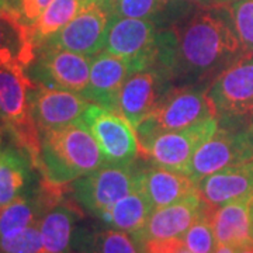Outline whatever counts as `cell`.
Here are the masks:
<instances>
[{
	"label": "cell",
	"instance_id": "cell-1",
	"mask_svg": "<svg viewBox=\"0 0 253 253\" xmlns=\"http://www.w3.org/2000/svg\"><path fill=\"white\" fill-rule=\"evenodd\" d=\"M246 54L229 6L211 7L159 30L155 66L162 68L173 84L201 86Z\"/></svg>",
	"mask_w": 253,
	"mask_h": 253
},
{
	"label": "cell",
	"instance_id": "cell-2",
	"mask_svg": "<svg viewBox=\"0 0 253 253\" xmlns=\"http://www.w3.org/2000/svg\"><path fill=\"white\" fill-rule=\"evenodd\" d=\"M104 165V155L82 118L41 132L37 169L48 183L63 187Z\"/></svg>",
	"mask_w": 253,
	"mask_h": 253
},
{
	"label": "cell",
	"instance_id": "cell-3",
	"mask_svg": "<svg viewBox=\"0 0 253 253\" xmlns=\"http://www.w3.org/2000/svg\"><path fill=\"white\" fill-rule=\"evenodd\" d=\"M36 84L24 69L0 68V113L6 129L37 168L41 152V132L30 104V93Z\"/></svg>",
	"mask_w": 253,
	"mask_h": 253
},
{
	"label": "cell",
	"instance_id": "cell-4",
	"mask_svg": "<svg viewBox=\"0 0 253 253\" xmlns=\"http://www.w3.org/2000/svg\"><path fill=\"white\" fill-rule=\"evenodd\" d=\"M207 89L200 84L173 86L148 117L136 126L138 141H145L163 132L184 129L215 117L214 107L207 97Z\"/></svg>",
	"mask_w": 253,
	"mask_h": 253
},
{
	"label": "cell",
	"instance_id": "cell-5",
	"mask_svg": "<svg viewBox=\"0 0 253 253\" xmlns=\"http://www.w3.org/2000/svg\"><path fill=\"white\" fill-rule=\"evenodd\" d=\"M219 126H236L253 120V54L221 73L207 89Z\"/></svg>",
	"mask_w": 253,
	"mask_h": 253
},
{
	"label": "cell",
	"instance_id": "cell-6",
	"mask_svg": "<svg viewBox=\"0 0 253 253\" xmlns=\"http://www.w3.org/2000/svg\"><path fill=\"white\" fill-rule=\"evenodd\" d=\"M139 172L131 165H104L72 183L79 206L110 222L113 206L135 187Z\"/></svg>",
	"mask_w": 253,
	"mask_h": 253
},
{
	"label": "cell",
	"instance_id": "cell-7",
	"mask_svg": "<svg viewBox=\"0 0 253 253\" xmlns=\"http://www.w3.org/2000/svg\"><path fill=\"white\" fill-rule=\"evenodd\" d=\"M218 118H208L196 126L163 132L145 141H138V155L154 166L189 173L190 163L201 145L218 129Z\"/></svg>",
	"mask_w": 253,
	"mask_h": 253
},
{
	"label": "cell",
	"instance_id": "cell-8",
	"mask_svg": "<svg viewBox=\"0 0 253 253\" xmlns=\"http://www.w3.org/2000/svg\"><path fill=\"white\" fill-rule=\"evenodd\" d=\"M253 159V134L246 126H218V129L197 149L187 176L199 183L201 179L229 166Z\"/></svg>",
	"mask_w": 253,
	"mask_h": 253
},
{
	"label": "cell",
	"instance_id": "cell-9",
	"mask_svg": "<svg viewBox=\"0 0 253 253\" xmlns=\"http://www.w3.org/2000/svg\"><path fill=\"white\" fill-rule=\"evenodd\" d=\"M111 16V0H83L78 16L42 45L62 48L91 58L104 48Z\"/></svg>",
	"mask_w": 253,
	"mask_h": 253
},
{
	"label": "cell",
	"instance_id": "cell-10",
	"mask_svg": "<svg viewBox=\"0 0 253 253\" xmlns=\"http://www.w3.org/2000/svg\"><path fill=\"white\" fill-rule=\"evenodd\" d=\"M90 63L89 56L42 45L26 72L34 83L83 94L90 79Z\"/></svg>",
	"mask_w": 253,
	"mask_h": 253
},
{
	"label": "cell",
	"instance_id": "cell-11",
	"mask_svg": "<svg viewBox=\"0 0 253 253\" xmlns=\"http://www.w3.org/2000/svg\"><path fill=\"white\" fill-rule=\"evenodd\" d=\"M158 36L159 30L152 20L111 16L103 51L146 71L156 63Z\"/></svg>",
	"mask_w": 253,
	"mask_h": 253
},
{
	"label": "cell",
	"instance_id": "cell-12",
	"mask_svg": "<svg viewBox=\"0 0 253 253\" xmlns=\"http://www.w3.org/2000/svg\"><path fill=\"white\" fill-rule=\"evenodd\" d=\"M82 121L97 141L106 165H131L138 155L135 128L116 111L93 104L84 110Z\"/></svg>",
	"mask_w": 253,
	"mask_h": 253
},
{
	"label": "cell",
	"instance_id": "cell-13",
	"mask_svg": "<svg viewBox=\"0 0 253 253\" xmlns=\"http://www.w3.org/2000/svg\"><path fill=\"white\" fill-rule=\"evenodd\" d=\"M172 87V79L159 66L134 73L120 91L117 113L136 128Z\"/></svg>",
	"mask_w": 253,
	"mask_h": 253
},
{
	"label": "cell",
	"instance_id": "cell-14",
	"mask_svg": "<svg viewBox=\"0 0 253 253\" xmlns=\"http://www.w3.org/2000/svg\"><path fill=\"white\" fill-rule=\"evenodd\" d=\"M31 113L40 132L81 120L91 103L79 93L38 84L30 93Z\"/></svg>",
	"mask_w": 253,
	"mask_h": 253
},
{
	"label": "cell",
	"instance_id": "cell-15",
	"mask_svg": "<svg viewBox=\"0 0 253 253\" xmlns=\"http://www.w3.org/2000/svg\"><path fill=\"white\" fill-rule=\"evenodd\" d=\"M141 69L132 62L126 61L109 52H99L91 56L90 79L83 97L93 104L116 111L120 91L123 89L126 79Z\"/></svg>",
	"mask_w": 253,
	"mask_h": 253
},
{
	"label": "cell",
	"instance_id": "cell-16",
	"mask_svg": "<svg viewBox=\"0 0 253 253\" xmlns=\"http://www.w3.org/2000/svg\"><path fill=\"white\" fill-rule=\"evenodd\" d=\"M253 197L211 207L204 203V212L210 219L218 245L234 248L236 252L253 246L252 239Z\"/></svg>",
	"mask_w": 253,
	"mask_h": 253
},
{
	"label": "cell",
	"instance_id": "cell-17",
	"mask_svg": "<svg viewBox=\"0 0 253 253\" xmlns=\"http://www.w3.org/2000/svg\"><path fill=\"white\" fill-rule=\"evenodd\" d=\"M203 210L204 201L199 193L170 206L156 208L145 224L144 229L134 238L139 244L152 239L183 238L190 226L201 217Z\"/></svg>",
	"mask_w": 253,
	"mask_h": 253
},
{
	"label": "cell",
	"instance_id": "cell-18",
	"mask_svg": "<svg viewBox=\"0 0 253 253\" xmlns=\"http://www.w3.org/2000/svg\"><path fill=\"white\" fill-rule=\"evenodd\" d=\"M36 41L27 24L16 9L0 13V68L24 69L36 59Z\"/></svg>",
	"mask_w": 253,
	"mask_h": 253
},
{
	"label": "cell",
	"instance_id": "cell-19",
	"mask_svg": "<svg viewBox=\"0 0 253 253\" xmlns=\"http://www.w3.org/2000/svg\"><path fill=\"white\" fill-rule=\"evenodd\" d=\"M197 190L201 200L211 207L253 197V159L201 179Z\"/></svg>",
	"mask_w": 253,
	"mask_h": 253
},
{
	"label": "cell",
	"instance_id": "cell-20",
	"mask_svg": "<svg viewBox=\"0 0 253 253\" xmlns=\"http://www.w3.org/2000/svg\"><path fill=\"white\" fill-rule=\"evenodd\" d=\"M142 186L154 210L197 194V183L181 172L154 166L141 172Z\"/></svg>",
	"mask_w": 253,
	"mask_h": 253
},
{
	"label": "cell",
	"instance_id": "cell-21",
	"mask_svg": "<svg viewBox=\"0 0 253 253\" xmlns=\"http://www.w3.org/2000/svg\"><path fill=\"white\" fill-rule=\"evenodd\" d=\"M154 207L145 193L139 172L135 187L111 208V218L109 224L116 229L136 236L144 229L145 224L148 222Z\"/></svg>",
	"mask_w": 253,
	"mask_h": 253
},
{
	"label": "cell",
	"instance_id": "cell-22",
	"mask_svg": "<svg viewBox=\"0 0 253 253\" xmlns=\"http://www.w3.org/2000/svg\"><path fill=\"white\" fill-rule=\"evenodd\" d=\"M49 211L41 197L37 194H21L10 204L0 208V239L10 238L31 225H38L41 218Z\"/></svg>",
	"mask_w": 253,
	"mask_h": 253
},
{
	"label": "cell",
	"instance_id": "cell-23",
	"mask_svg": "<svg viewBox=\"0 0 253 253\" xmlns=\"http://www.w3.org/2000/svg\"><path fill=\"white\" fill-rule=\"evenodd\" d=\"M78 211L69 206L56 204L40 221L42 253H69Z\"/></svg>",
	"mask_w": 253,
	"mask_h": 253
},
{
	"label": "cell",
	"instance_id": "cell-24",
	"mask_svg": "<svg viewBox=\"0 0 253 253\" xmlns=\"http://www.w3.org/2000/svg\"><path fill=\"white\" fill-rule=\"evenodd\" d=\"M24 151L1 149L0 152V208L23 194L30 180V165Z\"/></svg>",
	"mask_w": 253,
	"mask_h": 253
},
{
	"label": "cell",
	"instance_id": "cell-25",
	"mask_svg": "<svg viewBox=\"0 0 253 253\" xmlns=\"http://www.w3.org/2000/svg\"><path fill=\"white\" fill-rule=\"evenodd\" d=\"M83 0H52L44 13L30 24L37 46L42 45L48 38L69 24L81 11Z\"/></svg>",
	"mask_w": 253,
	"mask_h": 253
},
{
	"label": "cell",
	"instance_id": "cell-26",
	"mask_svg": "<svg viewBox=\"0 0 253 253\" xmlns=\"http://www.w3.org/2000/svg\"><path fill=\"white\" fill-rule=\"evenodd\" d=\"M79 249L76 253H144L132 235L120 229H103L78 236Z\"/></svg>",
	"mask_w": 253,
	"mask_h": 253
},
{
	"label": "cell",
	"instance_id": "cell-27",
	"mask_svg": "<svg viewBox=\"0 0 253 253\" xmlns=\"http://www.w3.org/2000/svg\"><path fill=\"white\" fill-rule=\"evenodd\" d=\"M173 1L174 0H111V11L113 16L152 20L159 26V21H170V14H177L173 9Z\"/></svg>",
	"mask_w": 253,
	"mask_h": 253
},
{
	"label": "cell",
	"instance_id": "cell-28",
	"mask_svg": "<svg viewBox=\"0 0 253 253\" xmlns=\"http://www.w3.org/2000/svg\"><path fill=\"white\" fill-rule=\"evenodd\" d=\"M183 241L186 248L193 253H214L218 246L217 239L214 235L212 226L210 219L206 215L204 210L201 217L190 226V229L184 234Z\"/></svg>",
	"mask_w": 253,
	"mask_h": 253
},
{
	"label": "cell",
	"instance_id": "cell-29",
	"mask_svg": "<svg viewBox=\"0 0 253 253\" xmlns=\"http://www.w3.org/2000/svg\"><path fill=\"white\" fill-rule=\"evenodd\" d=\"M0 251L3 253H42V238L38 225H31L10 238L0 239Z\"/></svg>",
	"mask_w": 253,
	"mask_h": 253
},
{
	"label": "cell",
	"instance_id": "cell-30",
	"mask_svg": "<svg viewBox=\"0 0 253 253\" xmlns=\"http://www.w3.org/2000/svg\"><path fill=\"white\" fill-rule=\"evenodd\" d=\"M229 10L242 45L253 54V0H235Z\"/></svg>",
	"mask_w": 253,
	"mask_h": 253
},
{
	"label": "cell",
	"instance_id": "cell-31",
	"mask_svg": "<svg viewBox=\"0 0 253 253\" xmlns=\"http://www.w3.org/2000/svg\"><path fill=\"white\" fill-rule=\"evenodd\" d=\"M51 1L52 0H18L17 11L27 24H33L51 4Z\"/></svg>",
	"mask_w": 253,
	"mask_h": 253
},
{
	"label": "cell",
	"instance_id": "cell-32",
	"mask_svg": "<svg viewBox=\"0 0 253 253\" xmlns=\"http://www.w3.org/2000/svg\"><path fill=\"white\" fill-rule=\"evenodd\" d=\"M190 3H196L204 9H211V7H222V6H231L235 0H186Z\"/></svg>",
	"mask_w": 253,
	"mask_h": 253
},
{
	"label": "cell",
	"instance_id": "cell-33",
	"mask_svg": "<svg viewBox=\"0 0 253 253\" xmlns=\"http://www.w3.org/2000/svg\"><path fill=\"white\" fill-rule=\"evenodd\" d=\"M214 253H238L234 249V248H231V246H226V245H218L217 249H215V252Z\"/></svg>",
	"mask_w": 253,
	"mask_h": 253
},
{
	"label": "cell",
	"instance_id": "cell-34",
	"mask_svg": "<svg viewBox=\"0 0 253 253\" xmlns=\"http://www.w3.org/2000/svg\"><path fill=\"white\" fill-rule=\"evenodd\" d=\"M7 9H13L11 0H0V13Z\"/></svg>",
	"mask_w": 253,
	"mask_h": 253
},
{
	"label": "cell",
	"instance_id": "cell-35",
	"mask_svg": "<svg viewBox=\"0 0 253 253\" xmlns=\"http://www.w3.org/2000/svg\"><path fill=\"white\" fill-rule=\"evenodd\" d=\"M6 129V124H4V120L1 117V113H0V132H3Z\"/></svg>",
	"mask_w": 253,
	"mask_h": 253
},
{
	"label": "cell",
	"instance_id": "cell-36",
	"mask_svg": "<svg viewBox=\"0 0 253 253\" xmlns=\"http://www.w3.org/2000/svg\"><path fill=\"white\" fill-rule=\"evenodd\" d=\"M238 253H253V246H251V248H246V249H242V251H239Z\"/></svg>",
	"mask_w": 253,
	"mask_h": 253
},
{
	"label": "cell",
	"instance_id": "cell-37",
	"mask_svg": "<svg viewBox=\"0 0 253 253\" xmlns=\"http://www.w3.org/2000/svg\"><path fill=\"white\" fill-rule=\"evenodd\" d=\"M176 253H193V252H190V251L187 249V248H186V246H183V248H180V249H179V251H177Z\"/></svg>",
	"mask_w": 253,
	"mask_h": 253
},
{
	"label": "cell",
	"instance_id": "cell-38",
	"mask_svg": "<svg viewBox=\"0 0 253 253\" xmlns=\"http://www.w3.org/2000/svg\"><path fill=\"white\" fill-rule=\"evenodd\" d=\"M17 1H18V0H11V4H13V9L17 10Z\"/></svg>",
	"mask_w": 253,
	"mask_h": 253
},
{
	"label": "cell",
	"instance_id": "cell-39",
	"mask_svg": "<svg viewBox=\"0 0 253 253\" xmlns=\"http://www.w3.org/2000/svg\"><path fill=\"white\" fill-rule=\"evenodd\" d=\"M248 128L251 129V132H252V134H253V120H252V121H251V124L248 126Z\"/></svg>",
	"mask_w": 253,
	"mask_h": 253
},
{
	"label": "cell",
	"instance_id": "cell-40",
	"mask_svg": "<svg viewBox=\"0 0 253 253\" xmlns=\"http://www.w3.org/2000/svg\"><path fill=\"white\" fill-rule=\"evenodd\" d=\"M251 215H252V239H253V203H252V212H251Z\"/></svg>",
	"mask_w": 253,
	"mask_h": 253
},
{
	"label": "cell",
	"instance_id": "cell-41",
	"mask_svg": "<svg viewBox=\"0 0 253 253\" xmlns=\"http://www.w3.org/2000/svg\"><path fill=\"white\" fill-rule=\"evenodd\" d=\"M0 151H1V132H0Z\"/></svg>",
	"mask_w": 253,
	"mask_h": 253
},
{
	"label": "cell",
	"instance_id": "cell-42",
	"mask_svg": "<svg viewBox=\"0 0 253 253\" xmlns=\"http://www.w3.org/2000/svg\"><path fill=\"white\" fill-rule=\"evenodd\" d=\"M0 152H1V151H0Z\"/></svg>",
	"mask_w": 253,
	"mask_h": 253
}]
</instances>
